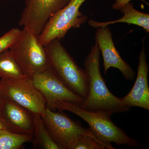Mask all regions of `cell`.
<instances>
[{"label": "cell", "instance_id": "obj_1", "mask_svg": "<svg viewBox=\"0 0 149 149\" xmlns=\"http://www.w3.org/2000/svg\"><path fill=\"white\" fill-rule=\"evenodd\" d=\"M100 52L95 43L84 62L85 70L88 77L87 97L79 106L85 110L109 113L129 111L121 103L120 98L113 95L109 90L100 69Z\"/></svg>", "mask_w": 149, "mask_h": 149}, {"label": "cell", "instance_id": "obj_2", "mask_svg": "<svg viewBox=\"0 0 149 149\" xmlns=\"http://www.w3.org/2000/svg\"><path fill=\"white\" fill-rule=\"evenodd\" d=\"M56 109L68 111L82 118L88 123L93 134L104 145L106 149H115L111 143L118 146L133 147L141 145L112 122L111 118L112 114L109 113L85 110L77 104L64 101L55 103L52 110L55 111Z\"/></svg>", "mask_w": 149, "mask_h": 149}, {"label": "cell", "instance_id": "obj_3", "mask_svg": "<svg viewBox=\"0 0 149 149\" xmlns=\"http://www.w3.org/2000/svg\"><path fill=\"white\" fill-rule=\"evenodd\" d=\"M60 40L54 39L44 46L50 65L67 87L84 100L88 92L86 72L77 65Z\"/></svg>", "mask_w": 149, "mask_h": 149}, {"label": "cell", "instance_id": "obj_4", "mask_svg": "<svg viewBox=\"0 0 149 149\" xmlns=\"http://www.w3.org/2000/svg\"><path fill=\"white\" fill-rule=\"evenodd\" d=\"M9 50L26 76L50 68L45 47L40 44L38 36L27 28L23 27Z\"/></svg>", "mask_w": 149, "mask_h": 149}, {"label": "cell", "instance_id": "obj_5", "mask_svg": "<svg viewBox=\"0 0 149 149\" xmlns=\"http://www.w3.org/2000/svg\"><path fill=\"white\" fill-rule=\"evenodd\" d=\"M0 97L24 108L34 117H42L47 108L45 97L27 76L17 80L1 79Z\"/></svg>", "mask_w": 149, "mask_h": 149}, {"label": "cell", "instance_id": "obj_6", "mask_svg": "<svg viewBox=\"0 0 149 149\" xmlns=\"http://www.w3.org/2000/svg\"><path fill=\"white\" fill-rule=\"evenodd\" d=\"M86 0H70L64 8L49 19L38 37L41 45L45 46L55 39L63 38L71 28L80 27L88 17L80 11Z\"/></svg>", "mask_w": 149, "mask_h": 149}, {"label": "cell", "instance_id": "obj_7", "mask_svg": "<svg viewBox=\"0 0 149 149\" xmlns=\"http://www.w3.org/2000/svg\"><path fill=\"white\" fill-rule=\"evenodd\" d=\"M58 111L56 112L47 108L42 118L49 134L61 149H67L69 142L80 134L90 136L105 147L90 128H85L80 122L72 120L62 111Z\"/></svg>", "mask_w": 149, "mask_h": 149}, {"label": "cell", "instance_id": "obj_8", "mask_svg": "<svg viewBox=\"0 0 149 149\" xmlns=\"http://www.w3.org/2000/svg\"><path fill=\"white\" fill-rule=\"evenodd\" d=\"M27 77L44 96L47 108L51 110L56 102H68L80 106L84 101L67 87L51 67L45 71L33 73Z\"/></svg>", "mask_w": 149, "mask_h": 149}, {"label": "cell", "instance_id": "obj_9", "mask_svg": "<svg viewBox=\"0 0 149 149\" xmlns=\"http://www.w3.org/2000/svg\"><path fill=\"white\" fill-rule=\"evenodd\" d=\"M70 0H26L19 25L39 36L49 19Z\"/></svg>", "mask_w": 149, "mask_h": 149}, {"label": "cell", "instance_id": "obj_10", "mask_svg": "<svg viewBox=\"0 0 149 149\" xmlns=\"http://www.w3.org/2000/svg\"><path fill=\"white\" fill-rule=\"evenodd\" d=\"M95 39L103 58L104 74H107L110 68H113L119 70L126 80H134L136 72L130 65L123 59L118 52L109 27L106 26L98 28Z\"/></svg>", "mask_w": 149, "mask_h": 149}, {"label": "cell", "instance_id": "obj_11", "mask_svg": "<svg viewBox=\"0 0 149 149\" xmlns=\"http://www.w3.org/2000/svg\"><path fill=\"white\" fill-rule=\"evenodd\" d=\"M0 120L6 130L21 135H33L34 116L17 104L2 100Z\"/></svg>", "mask_w": 149, "mask_h": 149}, {"label": "cell", "instance_id": "obj_12", "mask_svg": "<svg viewBox=\"0 0 149 149\" xmlns=\"http://www.w3.org/2000/svg\"><path fill=\"white\" fill-rule=\"evenodd\" d=\"M139 56L138 72L136 81L130 92L125 97L120 98L123 106L130 109L139 107L149 110V87L148 81L149 65L146 61L144 41Z\"/></svg>", "mask_w": 149, "mask_h": 149}, {"label": "cell", "instance_id": "obj_13", "mask_svg": "<svg viewBox=\"0 0 149 149\" xmlns=\"http://www.w3.org/2000/svg\"><path fill=\"white\" fill-rule=\"evenodd\" d=\"M123 14L122 18L114 21L108 22H97L93 19L88 21V24L94 28L106 27L110 24L115 23H128L140 26L145 29L147 33L149 32V15L143 13L136 10L132 3L129 2L122 6L119 10Z\"/></svg>", "mask_w": 149, "mask_h": 149}, {"label": "cell", "instance_id": "obj_14", "mask_svg": "<svg viewBox=\"0 0 149 149\" xmlns=\"http://www.w3.org/2000/svg\"><path fill=\"white\" fill-rule=\"evenodd\" d=\"M32 137L33 148L61 149L49 134L41 116L34 117V133Z\"/></svg>", "mask_w": 149, "mask_h": 149}, {"label": "cell", "instance_id": "obj_15", "mask_svg": "<svg viewBox=\"0 0 149 149\" xmlns=\"http://www.w3.org/2000/svg\"><path fill=\"white\" fill-rule=\"evenodd\" d=\"M26 76L9 49L0 54V77L2 79L17 80Z\"/></svg>", "mask_w": 149, "mask_h": 149}, {"label": "cell", "instance_id": "obj_16", "mask_svg": "<svg viewBox=\"0 0 149 149\" xmlns=\"http://www.w3.org/2000/svg\"><path fill=\"white\" fill-rule=\"evenodd\" d=\"M32 135H21L0 130V149H20L32 142Z\"/></svg>", "mask_w": 149, "mask_h": 149}, {"label": "cell", "instance_id": "obj_17", "mask_svg": "<svg viewBox=\"0 0 149 149\" xmlns=\"http://www.w3.org/2000/svg\"><path fill=\"white\" fill-rule=\"evenodd\" d=\"M105 147L91 137L80 134L68 144L67 149H105Z\"/></svg>", "mask_w": 149, "mask_h": 149}, {"label": "cell", "instance_id": "obj_18", "mask_svg": "<svg viewBox=\"0 0 149 149\" xmlns=\"http://www.w3.org/2000/svg\"><path fill=\"white\" fill-rule=\"evenodd\" d=\"M22 30L13 28L0 37V54L9 49L17 40Z\"/></svg>", "mask_w": 149, "mask_h": 149}, {"label": "cell", "instance_id": "obj_19", "mask_svg": "<svg viewBox=\"0 0 149 149\" xmlns=\"http://www.w3.org/2000/svg\"><path fill=\"white\" fill-rule=\"evenodd\" d=\"M132 0H116L114 3L113 4L112 8L116 10H119L120 8L127 3L130 2ZM143 2L147 5L149 6V3L145 0H140Z\"/></svg>", "mask_w": 149, "mask_h": 149}, {"label": "cell", "instance_id": "obj_20", "mask_svg": "<svg viewBox=\"0 0 149 149\" xmlns=\"http://www.w3.org/2000/svg\"><path fill=\"white\" fill-rule=\"evenodd\" d=\"M0 130H5V129L4 127L3 123H2L1 120H0Z\"/></svg>", "mask_w": 149, "mask_h": 149}, {"label": "cell", "instance_id": "obj_21", "mask_svg": "<svg viewBox=\"0 0 149 149\" xmlns=\"http://www.w3.org/2000/svg\"><path fill=\"white\" fill-rule=\"evenodd\" d=\"M2 102V99L1 98V97H0V103H1V102Z\"/></svg>", "mask_w": 149, "mask_h": 149}]
</instances>
